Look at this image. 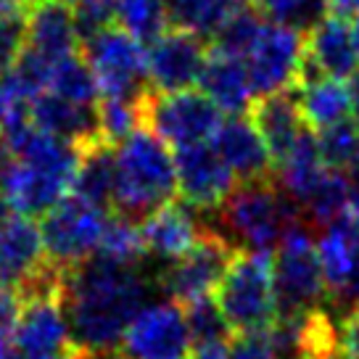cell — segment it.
<instances>
[{"label": "cell", "mask_w": 359, "mask_h": 359, "mask_svg": "<svg viewBox=\"0 0 359 359\" xmlns=\"http://www.w3.org/2000/svg\"><path fill=\"white\" fill-rule=\"evenodd\" d=\"M146 299L148 283L140 267L93 254L64 272V309L72 338L85 351L119 348Z\"/></svg>", "instance_id": "cell-1"}, {"label": "cell", "mask_w": 359, "mask_h": 359, "mask_svg": "<svg viewBox=\"0 0 359 359\" xmlns=\"http://www.w3.org/2000/svg\"><path fill=\"white\" fill-rule=\"evenodd\" d=\"M114 214L127 217L133 222L146 219L158 206L175 201L177 196V167L175 154L167 143L151 133L148 127H137L114 148Z\"/></svg>", "instance_id": "cell-2"}, {"label": "cell", "mask_w": 359, "mask_h": 359, "mask_svg": "<svg viewBox=\"0 0 359 359\" xmlns=\"http://www.w3.org/2000/svg\"><path fill=\"white\" fill-rule=\"evenodd\" d=\"M214 214L219 219V230L238 248L259 254H275L293 227L306 222L278 180L243 182Z\"/></svg>", "instance_id": "cell-3"}, {"label": "cell", "mask_w": 359, "mask_h": 359, "mask_svg": "<svg viewBox=\"0 0 359 359\" xmlns=\"http://www.w3.org/2000/svg\"><path fill=\"white\" fill-rule=\"evenodd\" d=\"M217 304L238 333L272 327L280 314L275 291V254L241 248L219 283Z\"/></svg>", "instance_id": "cell-4"}, {"label": "cell", "mask_w": 359, "mask_h": 359, "mask_svg": "<svg viewBox=\"0 0 359 359\" xmlns=\"http://www.w3.org/2000/svg\"><path fill=\"white\" fill-rule=\"evenodd\" d=\"M222 122L219 106L201 90L191 88L180 93L148 90L143 98V127L156 133L175 151L209 143Z\"/></svg>", "instance_id": "cell-5"}, {"label": "cell", "mask_w": 359, "mask_h": 359, "mask_svg": "<svg viewBox=\"0 0 359 359\" xmlns=\"http://www.w3.org/2000/svg\"><path fill=\"white\" fill-rule=\"evenodd\" d=\"M82 53L98 79L101 98L137 101L148 93V48L122 27H109L82 43Z\"/></svg>", "instance_id": "cell-6"}, {"label": "cell", "mask_w": 359, "mask_h": 359, "mask_svg": "<svg viewBox=\"0 0 359 359\" xmlns=\"http://www.w3.org/2000/svg\"><path fill=\"white\" fill-rule=\"evenodd\" d=\"M241 248L224 236L219 227H203L201 238L185 257L156 272V285L180 306H188L196 299L212 296L219 288L224 272L233 264Z\"/></svg>", "instance_id": "cell-7"}, {"label": "cell", "mask_w": 359, "mask_h": 359, "mask_svg": "<svg viewBox=\"0 0 359 359\" xmlns=\"http://www.w3.org/2000/svg\"><path fill=\"white\" fill-rule=\"evenodd\" d=\"M106 222L109 217L103 209L82 201L77 196H67L50 212L43 214L40 233H43L45 259L61 272L88 262L101 246Z\"/></svg>", "instance_id": "cell-8"}, {"label": "cell", "mask_w": 359, "mask_h": 359, "mask_svg": "<svg viewBox=\"0 0 359 359\" xmlns=\"http://www.w3.org/2000/svg\"><path fill=\"white\" fill-rule=\"evenodd\" d=\"M275 291L280 314L314 309L327 293L320 251L306 222L293 227L275 251Z\"/></svg>", "instance_id": "cell-9"}, {"label": "cell", "mask_w": 359, "mask_h": 359, "mask_svg": "<svg viewBox=\"0 0 359 359\" xmlns=\"http://www.w3.org/2000/svg\"><path fill=\"white\" fill-rule=\"evenodd\" d=\"M304 53H306L304 29L267 19L246 56L254 95L262 98V95H275V93L296 88Z\"/></svg>", "instance_id": "cell-10"}, {"label": "cell", "mask_w": 359, "mask_h": 359, "mask_svg": "<svg viewBox=\"0 0 359 359\" xmlns=\"http://www.w3.org/2000/svg\"><path fill=\"white\" fill-rule=\"evenodd\" d=\"M191 341L185 306L169 299L140 309L127 327L119 351L124 359H188Z\"/></svg>", "instance_id": "cell-11"}, {"label": "cell", "mask_w": 359, "mask_h": 359, "mask_svg": "<svg viewBox=\"0 0 359 359\" xmlns=\"http://www.w3.org/2000/svg\"><path fill=\"white\" fill-rule=\"evenodd\" d=\"M212 45L188 29H167L148 45V85L156 93H180L198 85Z\"/></svg>", "instance_id": "cell-12"}, {"label": "cell", "mask_w": 359, "mask_h": 359, "mask_svg": "<svg viewBox=\"0 0 359 359\" xmlns=\"http://www.w3.org/2000/svg\"><path fill=\"white\" fill-rule=\"evenodd\" d=\"M177 193L196 212H217L238 188V177L222 161L212 143L177 148Z\"/></svg>", "instance_id": "cell-13"}, {"label": "cell", "mask_w": 359, "mask_h": 359, "mask_svg": "<svg viewBox=\"0 0 359 359\" xmlns=\"http://www.w3.org/2000/svg\"><path fill=\"white\" fill-rule=\"evenodd\" d=\"M214 151L233 169V175L243 182H264L275 180V161L269 156L267 143L262 140L257 124L241 116H230L219 124L212 137Z\"/></svg>", "instance_id": "cell-14"}, {"label": "cell", "mask_w": 359, "mask_h": 359, "mask_svg": "<svg viewBox=\"0 0 359 359\" xmlns=\"http://www.w3.org/2000/svg\"><path fill=\"white\" fill-rule=\"evenodd\" d=\"M48 264L40 224L13 212L0 227V283L22 291Z\"/></svg>", "instance_id": "cell-15"}, {"label": "cell", "mask_w": 359, "mask_h": 359, "mask_svg": "<svg viewBox=\"0 0 359 359\" xmlns=\"http://www.w3.org/2000/svg\"><path fill=\"white\" fill-rule=\"evenodd\" d=\"M29 119L37 130L53 135L58 140L74 143L77 148H88L103 140L101 124H98V103L79 106L48 90L29 103Z\"/></svg>", "instance_id": "cell-16"}, {"label": "cell", "mask_w": 359, "mask_h": 359, "mask_svg": "<svg viewBox=\"0 0 359 359\" xmlns=\"http://www.w3.org/2000/svg\"><path fill=\"white\" fill-rule=\"evenodd\" d=\"M137 227H140V238H143L148 257L164 259V262H175V259L185 257L196 246V241L201 238L203 230L191 206L177 201L158 206L146 219H140Z\"/></svg>", "instance_id": "cell-17"}, {"label": "cell", "mask_w": 359, "mask_h": 359, "mask_svg": "<svg viewBox=\"0 0 359 359\" xmlns=\"http://www.w3.org/2000/svg\"><path fill=\"white\" fill-rule=\"evenodd\" d=\"M27 48L34 53L61 61L82 50L72 6L61 0H34L27 6Z\"/></svg>", "instance_id": "cell-18"}, {"label": "cell", "mask_w": 359, "mask_h": 359, "mask_svg": "<svg viewBox=\"0 0 359 359\" xmlns=\"http://www.w3.org/2000/svg\"><path fill=\"white\" fill-rule=\"evenodd\" d=\"M198 88L219 106V111L230 114V116L248 114L257 101L254 85L248 77L246 58L230 56V53L214 50V48L203 67L201 79H198Z\"/></svg>", "instance_id": "cell-19"}, {"label": "cell", "mask_w": 359, "mask_h": 359, "mask_svg": "<svg viewBox=\"0 0 359 359\" xmlns=\"http://www.w3.org/2000/svg\"><path fill=\"white\" fill-rule=\"evenodd\" d=\"M248 119L257 124L262 140L267 143V151L272 161H275V167L288 156V151L296 146V140L306 130L293 90L257 98L251 111H248Z\"/></svg>", "instance_id": "cell-20"}, {"label": "cell", "mask_w": 359, "mask_h": 359, "mask_svg": "<svg viewBox=\"0 0 359 359\" xmlns=\"http://www.w3.org/2000/svg\"><path fill=\"white\" fill-rule=\"evenodd\" d=\"M306 53L327 77L346 79L359 69V53L346 19L323 16L306 29Z\"/></svg>", "instance_id": "cell-21"}, {"label": "cell", "mask_w": 359, "mask_h": 359, "mask_svg": "<svg viewBox=\"0 0 359 359\" xmlns=\"http://www.w3.org/2000/svg\"><path fill=\"white\" fill-rule=\"evenodd\" d=\"M317 251H320V264H323L327 293L338 296V299H346L359 257V227L351 222L348 214L323 227V238L317 243Z\"/></svg>", "instance_id": "cell-22"}, {"label": "cell", "mask_w": 359, "mask_h": 359, "mask_svg": "<svg viewBox=\"0 0 359 359\" xmlns=\"http://www.w3.org/2000/svg\"><path fill=\"white\" fill-rule=\"evenodd\" d=\"M296 101L309 130H325L330 124L348 119L351 114L348 85L338 77H320L304 88H296Z\"/></svg>", "instance_id": "cell-23"}, {"label": "cell", "mask_w": 359, "mask_h": 359, "mask_svg": "<svg viewBox=\"0 0 359 359\" xmlns=\"http://www.w3.org/2000/svg\"><path fill=\"white\" fill-rule=\"evenodd\" d=\"M114 177H116L114 146L106 143V140H98L93 146L82 148L77 177H74V185H72L69 196H77L82 201L109 212L114 206Z\"/></svg>", "instance_id": "cell-24"}, {"label": "cell", "mask_w": 359, "mask_h": 359, "mask_svg": "<svg viewBox=\"0 0 359 359\" xmlns=\"http://www.w3.org/2000/svg\"><path fill=\"white\" fill-rule=\"evenodd\" d=\"M348 193H351L348 175L327 167L325 175L314 182L312 191L299 201V209L309 227H327L341 217H346Z\"/></svg>", "instance_id": "cell-25"}, {"label": "cell", "mask_w": 359, "mask_h": 359, "mask_svg": "<svg viewBox=\"0 0 359 359\" xmlns=\"http://www.w3.org/2000/svg\"><path fill=\"white\" fill-rule=\"evenodd\" d=\"M164 3H167L169 24L175 29H188L212 40L219 24L248 0H164Z\"/></svg>", "instance_id": "cell-26"}, {"label": "cell", "mask_w": 359, "mask_h": 359, "mask_svg": "<svg viewBox=\"0 0 359 359\" xmlns=\"http://www.w3.org/2000/svg\"><path fill=\"white\" fill-rule=\"evenodd\" d=\"M264 22H267V16L257 6V0H248L219 24V29L212 34V48L230 53V56L246 58L248 50L257 43Z\"/></svg>", "instance_id": "cell-27"}, {"label": "cell", "mask_w": 359, "mask_h": 359, "mask_svg": "<svg viewBox=\"0 0 359 359\" xmlns=\"http://www.w3.org/2000/svg\"><path fill=\"white\" fill-rule=\"evenodd\" d=\"M48 90L72 103H79V106H95L101 101L98 79L93 74V67H90V61L85 58L82 50L56 61Z\"/></svg>", "instance_id": "cell-28"}, {"label": "cell", "mask_w": 359, "mask_h": 359, "mask_svg": "<svg viewBox=\"0 0 359 359\" xmlns=\"http://www.w3.org/2000/svg\"><path fill=\"white\" fill-rule=\"evenodd\" d=\"M116 27H122L135 40L151 45L172 29L164 0H116Z\"/></svg>", "instance_id": "cell-29"}, {"label": "cell", "mask_w": 359, "mask_h": 359, "mask_svg": "<svg viewBox=\"0 0 359 359\" xmlns=\"http://www.w3.org/2000/svg\"><path fill=\"white\" fill-rule=\"evenodd\" d=\"M95 254L103 259H111L116 264L140 267L143 259H146V246H143L137 222L127 219V217H119V214L109 217L101 238V246H98Z\"/></svg>", "instance_id": "cell-30"}, {"label": "cell", "mask_w": 359, "mask_h": 359, "mask_svg": "<svg viewBox=\"0 0 359 359\" xmlns=\"http://www.w3.org/2000/svg\"><path fill=\"white\" fill-rule=\"evenodd\" d=\"M317 146L325 167L348 175L359 164V124L354 119H344L325 130H317Z\"/></svg>", "instance_id": "cell-31"}, {"label": "cell", "mask_w": 359, "mask_h": 359, "mask_svg": "<svg viewBox=\"0 0 359 359\" xmlns=\"http://www.w3.org/2000/svg\"><path fill=\"white\" fill-rule=\"evenodd\" d=\"M143 98H137V101L101 98L98 101V124H101L103 140L116 146L127 135H133L137 127H143Z\"/></svg>", "instance_id": "cell-32"}, {"label": "cell", "mask_w": 359, "mask_h": 359, "mask_svg": "<svg viewBox=\"0 0 359 359\" xmlns=\"http://www.w3.org/2000/svg\"><path fill=\"white\" fill-rule=\"evenodd\" d=\"M185 317H188V327L196 344H206V341H233V325L227 323L224 312L212 296L196 299L185 306Z\"/></svg>", "instance_id": "cell-33"}, {"label": "cell", "mask_w": 359, "mask_h": 359, "mask_svg": "<svg viewBox=\"0 0 359 359\" xmlns=\"http://www.w3.org/2000/svg\"><path fill=\"white\" fill-rule=\"evenodd\" d=\"M257 6L267 19L299 27L304 32L325 16V0H257Z\"/></svg>", "instance_id": "cell-34"}, {"label": "cell", "mask_w": 359, "mask_h": 359, "mask_svg": "<svg viewBox=\"0 0 359 359\" xmlns=\"http://www.w3.org/2000/svg\"><path fill=\"white\" fill-rule=\"evenodd\" d=\"M72 11H74L79 45L116 24V0H79L77 6H72Z\"/></svg>", "instance_id": "cell-35"}, {"label": "cell", "mask_w": 359, "mask_h": 359, "mask_svg": "<svg viewBox=\"0 0 359 359\" xmlns=\"http://www.w3.org/2000/svg\"><path fill=\"white\" fill-rule=\"evenodd\" d=\"M27 48V11L0 19V77H6Z\"/></svg>", "instance_id": "cell-36"}, {"label": "cell", "mask_w": 359, "mask_h": 359, "mask_svg": "<svg viewBox=\"0 0 359 359\" xmlns=\"http://www.w3.org/2000/svg\"><path fill=\"white\" fill-rule=\"evenodd\" d=\"M24 309V293L13 285L0 283V351L13 344V333L19 325V317Z\"/></svg>", "instance_id": "cell-37"}, {"label": "cell", "mask_w": 359, "mask_h": 359, "mask_svg": "<svg viewBox=\"0 0 359 359\" xmlns=\"http://www.w3.org/2000/svg\"><path fill=\"white\" fill-rule=\"evenodd\" d=\"M230 359H280L267 330L238 333L230 344Z\"/></svg>", "instance_id": "cell-38"}, {"label": "cell", "mask_w": 359, "mask_h": 359, "mask_svg": "<svg viewBox=\"0 0 359 359\" xmlns=\"http://www.w3.org/2000/svg\"><path fill=\"white\" fill-rule=\"evenodd\" d=\"M338 344L341 359H359V306L348 309V314L338 323Z\"/></svg>", "instance_id": "cell-39"}, {"label": "cell", "mask_w": 359, "mask_h": 359, "mask_svg": "<svg viewBox=\"0 0 359 359\" xmlns=\"http://www.w3.org/2000/svg\"><path fill=\"white\" fill-rule=\"evenodd\" d=\"M230 344L233 341H206L196 344L188 359H230Z\"/></svg>", "instance_id": "cell-40"}, {"label": "cell", "mask_w": 359, "mask_h": 359, "mask_svg": "<svg viewBox=\"0 0 359 359\" xmlns=\"http://www.w3.org/2000/svg\"><path fill=\"white\" fill-rule=\"evenodd\" d=\"M325 13L348 22L359 13V0H325Z\"/></svg>", "instance_id": "cell-41"}, {"label": "cell", "mask_w": 359, "mask_h": 359, "mask_svg": "<svg viewBox=\"0 0 359 359\" xmlns=\"http://www.w3.org/2000/svg\"><path fill=\"white\" fill-rule=\"evenodd\" d=\"M348 185H351V193H348V217L351 222L359 227V164L351 172H348Z\"/></svg>", "instance_id": "cell-42"}, {"label": "cell", "mask_w": 359, "mask_h": 359, "mask_svg": "<svg viewBox=\"0 0 359 359\" xmlns=\"http://www.w3.org/2000/svg\"><path fill=\"white\" fill-rule=\"evenodd\" d=\"M13 103H16V98H13L11 88H8V79L0 77V133H3V127H6L8 114L13 111Z\"/></svg>", "instance_id": "cell-43"}, {"label": "cell", "mask_w": 359, "mask_h": 359, "mask_svg": "<svg viewBox=\"0 0 359 359\" xmlns=\"http://www.w3.org/2000/svg\"><path fill=\"white\" fill-rule=\"evenodd\" d=\"M348 93H351V119L359 124V69L348 77Z\"/></svg>", "instance_id": "cell-44"}, {"label": "cell", "mask_w": 359, "mask_h": 359, "mask_svg": "<svg viewBox=\"0 0 359 359\" xmlns=\"http://www.w3.org/2000/svg\"><path fill=\"white\" fill-rule=\"evenodd\" d=\"M27 0H0V19L3 16H13V13H24L27 11Z\"/></svg>", "instance_id": "cell-45"}, {"label": "cell", "mask_w": 359, "mask_h": 359, "mask_svg": "<svg viewBox=\"0 0 359 359\" xmlns=\"http://www.w3.org/2000/svg\"><path fill=\"white\" fill-rule=\"evenodd\" d=\"M346 299L354 302V306H359V257H357V267H354V278H351V285H348Z\"/></svg>", "instance_id": "cell-46"}, {"label": "cell", "mask_w": 359, "mask_h": 359, "mask_svg": "<svg viewBox=\"0 0 359 359\" xmlns=\"http://www.w3.org/2000/svg\"><path fill=\"white\" fill-rule=\"evenodd\" d=\"M0 359H40V357H29V354H24V351H19V348L8 346V348H3V351H0Z\"/></svg>", "instance_id": "cell-47"}, {"label": "cell", "mask_w": 359, "mask_h": 359, "mask_svg": "<svg viewBox=\"0 0 359 359\" xmlns=\"http://www.w3.org/2000/svg\"><path fill=\"white\" fill-rule=\"evenodd\" d=\"M351 34H354V45H357V53H359V13L354 16V22H351Z\"/></svg>", "instance_id": "cell-48"}, {"label": "cell", "mask_w": 359, "mask_h": 359, "mask_svg": "<svg viewBox=\"0 0 359 359\" xmlns=\"http://www.w3.org/2000/svg\"><path fill=\"white\" fill-rule=\"evenodd\" d=\"M61 3H67V6H77L79 0H61Z\"/></svg>", "instance_id": "cell-49"}, {"label": "cell", "mask_w": 359, "mask_h": 359, "mask_svg": "<svg viewBox=\"0 0 359 359\" xmlns=\"http://www.w3.org/2000/svg\"><path fill=\"white\" fill-rule=\"evenodd\" d=\"M27 3H34V0H27Z\"/></svg>", "instance_id": "cell-50"}]
</instances>
